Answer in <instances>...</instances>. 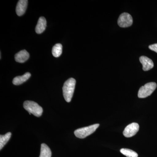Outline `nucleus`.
<instances>
[{
	"instance_id": "9d476101",
	"label": "nucleus",
	"mask_w": 157,
	"mask_h": 157,
	"mask_svg": "<svg viewBox=\"0 0 157 157\" xmlns=\"http://www.w3.org/2000/svg\"><path fill=\"white\" fill-rule=\"evenodd\" d=\"M46 27V20L44 17H39L36 28V32L37 34H41L45 30Z\"/></svg>"
},
{
	"instance_id": "7ed1b4c3",
	"label": "nucleus",
	"mask_w": 157,
	"mask_h": 157,
	"mask_svg": "<svg viewBox=\"0 0 157 157\" xmlns=\"http://www.w3.org/2000/svg\"><path fill=\"white\" fill-rule=\"evenodd\" d=\"M99 126L100 124H97L92 125L89 126L80 128L75 131L74 134L78 138H81V139L84 138L95 132Z\"/></svg>"
},
{
	"instance_id": "f257e3e1",
	"label": "nucleus",
	"mask_w": 157,
	"mask_h": 157,
	"mask_svg": "<svg viewBox=\"0 0 157 157\" xmlns=\"http://www.w3.org/2000/svg\"><path fill=\"white\" fill-rule=\"evenodd\" d=\"M76 81L74 78H69L65 82L63 87V95L67 102H70L73 98Z\"/></svg>"
},
{
	"instance_id": "9b49d317",
	"label": "nucleus",
	"mask_w": 157,
	"mask_h": 157,
	"mask_svg": "<svg viewBox=\"0 0 157 157\" xmlns=\"http://www.w3.org/2000/svg\"><path fill=\"white\" fill-rule=\"evenodd\" d=\"M31 76V73L27 72L22 76L15 77L13 79L12 82H13V84L15 85H19L22 84L23 83L26 81Z\"/></svg>"
},
{
	"instance_id": "0eeeda50",
	"label": "nucleus",
	"mask_w": 157,
	"mask_h": 157,
	"mask_svg": "<svg viewBox=\"0 0 157 157\" xmlns=\"http://www.w3.org/2000/svg\"><path fill=\"white\" fill-rule=\"evenodd\" d=\"M140 62L142 66H143V70L144 71H147L150 70L154 67L153 62L152 60L147 57L145 56H140Z\"/></svg>"
},
{
	"instance_id": "dca6fc26",
	"label": "nucleus",
	"mask_w": 157,
	"mask_h": 157,
	"mask_svg": "<svg viewBox=\"0 0 157 157\" xmlns=\"http://www.w3.org/2000/svg\"><path fill=\"white\" fill-rule=\"evenodd\" d=\"M149 48L152 51L155 52L157 53V43L154 44L153 45H150Z\"/></svg>"
},
{
	"instance_id": "6e6552de",
	"label": "nucleus",
	"mask_w": 157,
	"mask_h": 157,
	"mask_svg": "<svg viewBox=\"0 0 157 157\" xmlns=\"http://www.w3.org/2000/svg\"><path fill=\"white\" fill-rule=\"evenodd\" d=\"M28 1L20 0L17 3L16 8V12L18 16H20L25 13L27 8Z\"/></svg>"
},
{
	"instance_id": "20e7f679",
	"label": "nucleus",
	"mask_w": 157,
	"mask_h": 157,
	"mask_svg": "<svg viewBox=\"0 0 157 157\" xmlns=\"http://www.w3.org/2000/svg\"><path fill=\"white\" fill-rule=\"evenodd\" d=\"M157 87V84L155 82L146 83L141 86L138 91V97L140 98H146L153 93Z\"/></svg>"
},
{
	"instance_id": "39448f33",
	"label": "nucleus",
	"mask_w": 157,
	"mask_h": 157,
	"mask_svg": "<svg viewBox=\"0 0 157 157\" xmlns=\"http://www.w3.org/2000/svg\"><path fill=\"white\" fill-rule=\"evenodd\" d=\"M133 22L132 15L126 12L121 14L117 21L118 25L121 28L129 27L132 25Z\"/></svg>"
},
{
	"instance_id": "ddd939ff",
	"label": "nucleus",
	"mask_w": 157,
	"mask_h": 157,
	"mask_svg": "<svg viewBox=\"0 0 157 157\" xmlns=\"http://www.w3.org/2000/svg\"><path fill=\"white\" fill-rule=\"evenodd\" d=\"M11 136V132H8L5 135H0V150H2L6 143L10 140Z\"/></svg>"
},
{
	"instance_id": "f03ea898",
	"label": "nucleus",
	"mask_w": 157,
	"mask_h": 157,
	"mask_svg": "<svg viewBox=\"0 0 157 157\" xmlns=\"http://www.w3.org/2000/svg\"><path fill=\"white\" fill-rule=\"evenodd\" d=\"M23 106L30 114L32 113L37 117H40L42 115L43 109L36 102L33 101H25L24 103Z\"/></svg>"
},
{
	"instance_id": "1a4fd4ad",
	"label": "nucleus",
	"mask_w": 157,
	"mask_h": 157,
	"mask_svg": "<svg viewBox=\"0 0 157 157\" xmlns=\"http://www.w3.org/2000/svg\"><path fill=\"white\" fill-rule=\"evenodd\" d=\"M29 54L25 50L21 51L15 55V60L19 63H24L28 59Z\"/></svg>"
},
{
	"instance_id": "2eb2a0df",
	"label": "nucleus",
	"mask_w": 157,
	"mask_h": 157,
	"mask_svg": "<svg viewBox=\"0 0 157 157\" xmlns=\"http://www.w3.org/2000/svg\"><path fill=\"white\" fill-rule=\"evenodd\" d=\"M121 152L127 157H138V154L134 151L127 148H122Z\"/></svg>"
},
{
	"instance_id": "f8f14e48",
	"label": "nucleus",
	"mask_w": 157,
	"mask_h": 157,
	"mask_svg": "<svg viewBox=\"0 0 157 157\" xmlns=\"http://www.w3.org/2000/svg\"><path fill=\"white\" fill-rule=\"evenodd\" d=\"M51 156L52 152L50 149L45 144H42L39 157H51Z\"/></svg>"
},
{
	"instance_id": "4468645a",
	"label": "nucleus",
	"mask_w": 157,
	"mask_h": 157,
	"mask_svg": "<svg viewBox=\"0 0 157 157\" xmlns=\"http://www.w3.org/2000/svg\"><path fill=\"white\" fill-rule=\"evenodd\" d=\"M63 46L60 43L56 44L53 46L52 49V54L55 57H59L60 56L62 53Z\"/></svg>"
},
{
	"instance_id": "423d86ee",
	"label": "nucleus",
	"mask_w": 157,
	"mask_h": 157,
	"mask_svg": "<svg viewBox=\"0 0 157 157\" xmlns=\"http://www.w3.org/2000/svg\"><path fill=\"white\" fill-rule=\"evenodd\" d=\"M139 130V125L136 123H132L127 126L123 132L124 137H131L137 134Z\"/></svg>"
}]
</instances>
